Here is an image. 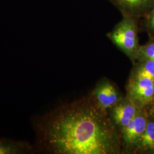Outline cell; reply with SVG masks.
Instances as JSON below:
<instances>
[{
    "instance_id": "52a82bcc",
    "label": "cell",
    "mask_w": 154,
    "mask_h": 154,
    "mask_svg": "<svg viewBox=\"0 0 154 154\" xmlns=\"http://www.w3.org/2000/svg\"><path fill=\"white\" fill-rule=\"evenodd\" d=\"M94 96L97 104L103 110L113 107L121 100L116 88L109 82L99 84L94 91Z\"/></svg>"
},
{
    "instance_id": "7a4b0ae2",
    "label": "cell",
    "mask_w": 154,
    "mask_h": 154,
    "mask_svg": "<svg viewBox=\"0 0 154 154\" xmlns=\"http://www.w3.org/2000/svg\"><path fill=\"white\" fill-rule=\"evenodd\" d=\"M134 17L123 18L108 34L109 38L119 49L131 60L136 59L139 48L138 27Z\"/></svg>"
},
{
    "instance_id": "7c38bea8",
    "label": "cell",
    "mask_w": 154,
    "mask_h": 154,
    "mask_svg": "<svg viewBox=\"0 0 154 154\" xmlns=\"http://www.w3.org/2000/svg\"><path fill=\"white\" fill-rule=\"evenodd\" d=\"M149 14L147 20V26L149 29L154 33V4Z\"/></svg>"
},
{
    "instance_id": "9c48e42d",
    "label": "cell",
    "mask_w": 154,
    "mask_h": 154,
    "mask_svg": "<svg viewBox=\"0 0 154 154\" xmlns=\"http://www.w3.org/2000/svg\"><path fill=\"white\" fill-rule=\"evenodd\" d=\"M142 151H151L154 147V122L148 121L144 131L137 145Z\"/></svg>"
},
{
    "instance_id": "30bf717a",
    "label": "cell",
    "mask_w": 154,
    "mask_h": 154,
    "mask_svg": "<svg viewBox=\"0 0 154 154\" xmlns=\"http://www.w3.org/2000/svg\"><path fill=\"white\" fill-rule=\"evenodd\" d=\"M136 59L140 61L147 60L154 61V40L139 46Z\"/></svg>"
},
{
    "instance_id": "9a60e30c",
    "label": "cell",
    "mask_w": 154,
    "mask_h": 154,
    "mask_svg": "<svg viewBox=\"0 0 154 154\" xmlns=\"http://www.w3.org/2000/svg\"></svg>"
},
{
    "instance_id": "8fae6325",
    "label": "cell",
    "mask_w": 154,
    "mask_h": 154,
    "mask_svg": "<svg viewBox=\"0 0 154 154\" xmlns=\"http://www.w3.org/2000/svg\"><path fill=\"white\" fill-rule=\"evenodd\" d=\"M135 72L154 80V61L147 60L140 61Z\"/></svg>"
},
{
    "instance_id": "4fadbf2b",
    "label": "cell",
    "mask_w": 154,
    "mask_h": 154,
    "mask_svg": "<svg viewBox=\"0 0 154 154\" xmlns=\"http://www.w3.org/2000/svg\"><path fill=\"white\" fill-rule=\"evenodd\" d=\"M152 104V107H151V110H150V111H151L150 112H151V114L154 115V100Z\"/></svg>"
},
{
    "instance_id": "5bb4252c",
    "label": "cell",
    "mask_w": 154,
    "mask_h": 154,
    "mask_svg": "<svg viewBox=\"0 0 154 154\" xmlns=\"http://www.w3.org/2000/svg\"><path fill=\"white\" fill-rule=\"evenodd\" d=\"M151 151H152V152H153V153H154V149H152L151 150Z\"/></svg>"
},
{
    "instance_id": "277c9868",
    "label": "cell",
    "mask_w": 154,
    "mask_h": 154,
    "mask_svg": "<svg viewBox=\"0 0 154 154\" xmlns=\"http://www.w3.org/2000/svg\"><path fill=\"white\" fill-rule=\"evenodd\" d=\"M140 109L130 123L122 130L123 143L127 147L137 146L147 126L148 120L146 114Z\"/></svg>"
},
{
    "instance_id": "6da1fadb",
    "label": "cell",
    "mask_w": 154,
    "mask_h": 154,
    "mask_svg": "<svg viewBox=\"0 0 154 154\" xmlns=\"http://www.w3.org/2000/svg\"><path fill=\"white\" fill-rule=\"evenodd\" d=\"M37 151L56 154L119 152L121 137L105 112L90 100L63 105L33 121Z\"/></svg>"
},
{
    "instance_id": "8992f818",
    "label": "cell",
    "mask_w": 154,
    "mask_h": 154,
    "mask_svg": "<svg viewBox=\"0 0 154 154\" xmlns=\"http://www.w3.org/2000/svg\"><path fill=\"white\" fill-rule=\"evenodd\" d=\"M123 16L136 17L149 13L154 5V0H111Z\"/></svg>"
},
{
    "instance_id": "ba28073f",
    "label": "cell",
    "mask_w": 154,
    "mask_h": 154,
    "mask_svg": "<svg viewBox=\"0 0 154 154\" xmlns=\"http://www.w3.org/2000/svg\"><path fill=\"white\" fill-rule=\"evenodd\" d=\"M37 152L32 144L23 140L0 138V154H28Z\"/></svg>"
},
{
    "instance_id": "5b68a950",
    "label": "cell",
    "mask_w": 154,
    "mask_h": 154,
    "mask_svg": "<svg viewBox=\"0 0 154 154\" xmlns=\"http://www.w3.org/2000/svg\"><path fill=\"white\" fill-rule=\"evenodd\" d=\"M140 109L130 99L120 100L113 107L111 112L112 120L121 130L137 116Z\"/></svg>"
},
{
    "instance_id": "3957f363",
    "label": "cell",
    "mask_w": 154,
    "mask_h": 154,
    "mask_svg": "<svg viewBox=\"0 0 154 154\" xmlns=\"http://www.w3.org/2000/svg\"><path fill=\"white\" fill-rule=\"evenodd\" d=\"M127 94L128 98L142 109L154 102V79L135 72L128 83Z\"/></svg>"
}]
</instances>
